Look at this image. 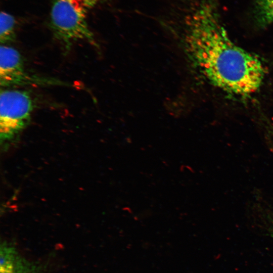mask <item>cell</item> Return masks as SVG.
I'll list each match as a JSON object with an SVG mask.
<instances>
[{
    "label": "cell",
    "mask_w": 273,
    "mask_h": 273,
    "mask_svg": "<svg viewBox=\"0 0 273 273\" xmlns=\"http://www.w3.org/2000/svg\"><path fill=\"white\" fill-rule=\"evenodd\" d=\"M192 14L185 36L192 63L225 93L241 98L255 93L266 74L262 61L232 41L211 1L202 2Z\"/></svg>",
    "instance_id": "cell-1"
},
{
    "label": "cell",
    "mask_w": 273,
    "mask_h": 273,
    "mask_svg": "<svg viewBox=\"0 0 273 273\" xmlns=\"http://www.w3.org/2000/svg\"><path fill=\"white\" fill-rule=\"evenodd\" d=\"M88 9L83 0H54L50 23L56 37L69 50L74 41L83 40L98 47L86 21Z\"/></svg>",
    "instance_id": "cell-2"
},
{
    "label": "cell",
    "mask_w": 273,
    "mask_h": 273,
    "mask_svg": "<svg viewBox=\"0 0 273 273\" xmlns=\"http://www.w3.org/2000/svg\"><path fill=\"white\" fill-rule=\"evenodd\" d=\"M33 108L30 94L25 90L4 89L0 93V135L9 141L29 123Z\"/></svg>",
    "instance_id": "cell-3"
},
{
    "label": "cell",
    "mask_w": 273,
    "mask_h": 273,
    "mask_svg": "<svg viewBox=\"0 0 273 273\" xmlns=\"http://www.w3.org/2000/svg\"><path fill=\"white\" fill-rule=\"evenodd\" d=\"M59 81L29 74L25 70L21 54L15 49L1 45L0 48V84L10 87L30 84L53 85Z\"/></svg>",
    "instance_id": "cell-4"
},
{
    "label": "cell",
    "mask_w": 273,
    "mask_h": 273,
    "mask_svg": "<svg viewBox=\"0 0 273 273\" xmlns=\"http://www.w3.org/2000/svg\"><path fill=\"white\" fill-rule=\"evenodd\" d=\"M253 15L259 26L264 27L273 24V0H255Z\"/></svg>",
    "instance_id": "cell-5"
},
{
    "label": "cell",
    "mask_w": 273,
    "mask_h": 273,
    "mask_svg": "<svg viewBox=\"0 0 273 273\" xmlns=\"http://www.w3.org/2000/svg\"><path fill=\"white\" fill-rule=\"evenodd\" d=\"M16 20L11 14L1 12L0 14V41L7 44L13 41L16 37Z\"/></svg>",
    "instance_id": "cell-6"
},
{
    "label": "cell",
    "mask_w": 273,
    "mask_h": 273,
    "mask_svg": "<svg viewBox=\"0 0 273 273\" xmlns=\"http://www.w3.org/2000/svg\"><path fill=\"white\" fill-rule=\"evenodd\" d=\"M85 5L89 9L95 6L103 0H83Z\"/></svg>",
    "instance_id": "cell-7"
},
{
    "label": "cell",
    "mask_w": 273,
    "mask_h": 273,
    "mask_svg": "<svg viewBox=\"0 0 273 273\" xmlns=\"http://www.w3.org/2000/svg\"><path fill=\"white\" fill-rule=\"evenodd\" d=\"M271 236L273 237V229L271 231Z\"/></svg>",
    "instance_id": "cell-8"
}]
</instances>
